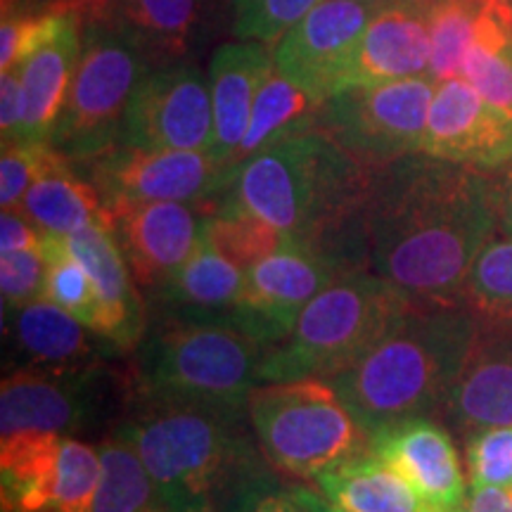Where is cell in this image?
I'll list each match as a JSON object with an SVG mask.
<instances>
[{
    "instance_id": "40",
    "label": "cell",
    "mask_w": 512,
    "mask_h": 512,
    "mask_svg": "<svg viewBox=\"0 0 512 512\" xmlns=\"http://www.w3.org/2000/svg\"><path fill=\"white\" fill-rule=\"evenodd\" d=\"M22 79L17 69L3 72L0 79V131H3V145L17 143L22 131Z\"/></svg>"
},
{
    "instance_id": "17",
    "label": "cell",
    "mask_w": 512,
    "mask_h": 512,
    "mask_svg": "<svg viewBox=\"0 0 512 512\" xmlns=\"http://www.w3.org/2000/svg\"><path fill=\"white\" fill-rule=\"evenodd\" d=\"M368 446L439 510L465 512L467 479L456 441L437 418H408L382 427Z\"/></svg>"
},
{
    "instance_id": "39",
    "label": "cell",
    "mask_w": 512,
    "mask_h": 512,
    "mask_svg": "<svg viewBox=\"0 0 512 512\" xmlns=\"http://www.w3.org/2000/svg\"><path fill=\"white\" fill-rule=\"evenodd\" d=\"M55 155L50 143H10L0 157V204L17 209L27 190L34 185Z\"/></svg>"
},
{
    "instance_id": "3",
    "label": "cell",
    "mask_w": 512,
    "mask_h": 512,
    "mask_svg": "<svg viewBox=\"0 0 512 512\" xmlns=\"http://www.w3.org/2000/svg\"><path fill=\"white\" fill-rule=\"evenodd\" d=\"M477 339L479 323L465 306H413L328 382L368 437L408 418H441Z\"/></svg>"
},
{
    "instance_id": "10",
    "label": "cell",
    "mask_w": 512,
    "mask_h": 512,
    "mask_svg": "<svg viewBox=\"0 0 512 512\" xmlns=\"http://www.w3.org/2000/svg\"><path fill=\"white\" fill-rule=\"evenodd\" d=\"M434 93L430 76L358 83L320 105L316 128L368 169H382L422 150Z\"/></svg>"
},
{
    "instance_id": "13",
    "label": "cell",
    "mask_w": 512,
    "mask_h": 512,
    "mask_svg": "<svg viewBox=\"0 0 512 512\" xmlns=\"http://www.w3.org/2000/svg\"><path fill=\"white\" fill-rule=\"evenodd\" d=\"M347 271L351 268L337 256L287 240L245 271L235 328L273 347L290 335L306 304Z\"/></svg>"
},
{
    "instance_id": "35",
    "label": "cell",
    "mask_w": 512,
    "mask_h": 512,
    "mask_svg": "<svg viewBox=\"0 0 512 512\" xmlns=\"http://www.w3.org/2000/svg\"><path fill=\"white\" fill-rule=\"evenodd\" d=\"M318 3L320 0H230L233 34L240 41H259L273 48Z\"/></svg>"
},
{
    "instance_id": "26",
    "label": "cell",
    "mask_w": 512,
    "mask_h": 512,
    "mask_svg": "<svg viewBox=\"0 0 512 512\" xmlns=\"http://www.w3.org/2000/svg\"><path fill=\"white\" fill-rule=\"evenodd\" d=\"M318 491L344 512H446L432 505L366 446L316 479Z\"/></svg>"
},
{
    "instance_id": "41",
    "label": "cell",
    "mask_w": 512,
    "mask_h": 512,
    "mask_svg": "<svg viewBox=\"0 0 512 512\" xmlns=\"http://www.w3.org/2000/svg\"><path fill=\"white\" fill-rule=\"evenodd\" d=\"M43 233L19 209H3L0 216V254L24 252V249H41Z\"/></svg>"
},
{
    "instance_id": "25",
    "label": "cell",
    "mask_w": 512,
    "mask_h": 512,
    "mask_svg": "<svg viewBox=\"0 0 512 512\" xmlns=\"http://www.w3.org/2000/svg\"><path fill=\"white\" fill-rule=\"evenodd\" d=\"M214 8L216 0H114L107 19L150 64H174L202 41Z\"/></svg>"
},
{
    "instance_id": "2",
    "label": "cell",
    "mask_w": 512,
    "mask_h": 512,
    "mask_svg": "<svg viewBox=\"0 0 512 512\" xmlns=\"http://www.w3.org/2000/svg\"><path fill=\"white\" fill-rule=\"evenodd\" d=\"M370 181L373 169L313 128L240 162L216 204L259 216L290 242L363 268L361 216Z\"/></svg>"
},
{
    "instance_id": "50",
    "label": "cell",
    "mask_w": 512,
    "mask_h": 512,
    "mask_svg": "<svg viewBox=\"0 0 512 512\" xmlns=\"http://www.w3.org/2000/svg\"><path fill=\"white\" fill-rule=\"evenodd\" d=\"M510 5H512V0H510Z\"/></svg>"
},
{
    "instance_id": "44",
    "label": "cell",
    "mask_w": 512,
    "mask_h": 512,
    "mask_svg": "<svg viewBox=\"0 0 512 512\" xmlns=\"http://www.w3.org/2000/svg\"><path fill=\"white\" fill-rule=\"evenodd\" d=\"M3 10L27 12V15H46V12L72 10V0H3Z\"/></svg>"
},
{
    "instance_id": "21",
    "label": "cell",
    "mask_w": 512,
    "mask_h": 512,
    "mask_svg": "<svg viewBox=\"0 0 512 512\" xmlns=\"http://www.w3.org/2000/svg\"><path fill=\"white\" fill-rule=\"evenodd\" d=\"M275 69L271 46L259 41L223 43L211 57L209 88L214 105V155L228 169L245 138L261 86Z\"/></svg>"
},
{
    "instance_id": "48",
    "label": "cell",
    "mask_w": 512,
    "mask_h": 512,
    "mask_svg": "<svg viewBox=\"0 0 512 512\" xmlns=\"http://www.w3.org/2000/svg\"><path fill=\"white\" fill-rule=\"evenodd\" d=\"M498 337H503V339H508V342L512 344V335H498Z\"/></svg>"
},
{
    "instance_id": "42",
    "label": "cell",
    "mask_w": 512,
    "mask_h": 512,
    "mask_svg": "<svg viewBox=\"0 0 512 512\" xmlns=\"http://www.w3.org/2000/svg\"><path fill=\"white\" fill-rule=\"evenodd\" d=\"M465 512H512V486H472Z\"/></svg>"
},
{
    "instance_id": "38",
    "label": "cell",
    "mask_w": 512,
    "mask_h": 512,
    "mask_svg": "<svg viewBox=\"0 0 512 512\" xmlns=\"http://www.w3.org/2000/svg\"><path fill=\"white\" fill-rule=\"evenodd\" d=\"M48 261L41 249L0 254V290H3V316H10L46 290Z\"/></svg>"
},
{
    "instance_id": "9",
    "label": "cell",
    "mask_w": 512,
    "mask_h": 512,
    "mask_svg": "<svg viewBox=\"0 0 512 512\" xmlns=\"http://www.w3.org/2000/svg\"><path fill=\"white\" fill-rule=\"evenodd\" d=\"M131 403L128 368H12L0 387V437L50 432L74 437Z\"/></svg>"
},
{
    "instance_id": "49",
    "label": "cell",
    "mask_w": 512,
    "mask_h": 512,
    "mask_svg": "<svg viewBox=\"0 0 512 512\" xmlns=\"http://www.w3.org/2000/svg\"><path fill=\"white\" fill-rule=\"evenodd\" d=\"M380 3H387L389 5V0H380Z\"/></svg>"
},
{
    "instance_id": "24",
    "label": "cell",
    "mask_w": 512,
    "mask_h": 512,
    "mask_svg": "<svg viewBox=\"0 0 512 512\" xmlns=\"http://www.w3.org/2000/svg\"><path fill=\"white\" fill-rule=\"evenodd\" d=\"M460 434L512 427V344L479 330L463 373L453 384L444 415Z\"/></svg>"
},
{
    "instance_id": "46",
    "label": "cell",
    "mask_w": 512,
    "mask_h": 512,
    "mask_svg": "<svg viewBox=\"0 0 512 512\" xmlns=\"http://www.w3.org/2000/svg\"><path fill=\"white\" fill-rule=\"evenodd\" d=\"M389 3L403 5V8H411V10L420 12V15L427 17L434 8H437V5L444 3V0H389Z\"/></svg>"
},
{
    "instance_id": "14",
    "label": "cell",
    "mask_w": 512,
    "mask_h": 512,
    "mask_svg": "<svg viewBox=\"0 0 512 512\" xmlns=\"http://www.w3.org/2000/svg\"><path fill=\"white\" fill-rule=\"evenodd\" d=\"M380 0H320L273 46L275 69L325 102L347 88L351 60Z\"/></svg>"
},
{
    "instance_id": "37",
    "label": "cell",
    "mask_w": 512,
    "mask_h": 512,
    "mask_svg": "<svg viewBox=\"0 0 512 512\" xmlns=\"http://www.w3.org/2000/svg\"><path fill=\"white\" fill-rule=\"evenodd\" d=\"M472 486H512V427H486L465 437Z\"/></svg>"
},
{
    "instance_id": "45",
    "label": "cell",
    "mask_w": 512,
    "mask_h": 512,
    "mask_svg": "<svg viewBox=\"0 0 512 512\" xmlns=\"http://www.w3.org/2000/svg\"><path fill=\"white\" fill-rule=\"evenodd\" d=\"M114 0H72V10L79 12L83 24H100L110 17Z\"/></svg>"
},
{
    "instance_id": "30",
    "label": "cell",
    "mask_w": 512,
    "mask_h": 512,
    "mask_svg": "<svg viewBox=\"0 0 512 512\" xmlns=\"http://www.w3.org/2000/svg\"><path fill=\"white\" fill-rule=\"evenodd\" d=\"M320 105L323 102L306 93L302 86L287 79L285 74H280L278 69H273L254 100L252 117H249L238 157H235V166L261 152L264 147L313 131Z\"/></svg>"
},
{
    "instance_id": "12",
    "label": "cell",
    "mask_w": 512,
    "mask_h": 512,
    "mask_svg": "<svg viewBox=\"0 0 512 512\" xmlns=\"http://www.w3.org/2000/svg\"><path fill=\"white\" fill-rule=\"evenodd\" d=\"M119 143L143 150H214L209 76L183 62L147 69L128 100Z\"/></svg>"
},
{
    "instance_id": "4",
    "label": "cell",
    "mask_w": 512,
    "mask_h": 512,
    "mask_svg": "<svg viewBox=\"0 0 512 512\" xmlns=\"http://www.w3.org/2000/svg\"><path fill=\"white\" fill-rule=\"evenodd\" d=\"M247 422L249 415L133 401L117 427L143 460L166 512H221L245 479L268 467Z\"/></svg>"
},
{
    "instance_id": "16",
    "label": "cell",
    "mask_w": 512,
    "mask_h": 512,
    "mask_svg": "<svg viewBox=\"0 0 512 512\" xmlns=\"http://www.w3.org/2000/svg\"><path fill=\"white\" fill-rule=\"evenodd\" d=\"M420 152L441 162L498 171L512 162V117L489 105L463 76L441 81Z\"/></svg>"
},
{
    "instance_id": "1",
    "label": "cell",
    "mask_w": 512,
    "mask_h": 512,
    "mask_svg": "<svg viewBox=\"0 0 512 512\" xmlns=\"http://www.w3.org/2000/svg\"><path fill=\"white\" fill-rule=\"evenodd\" d=\"M361 233L363 268L413 306H463L472 264L501 233L496 171L422 152L373 169Z\"/></svg>"
},
{
    "instance_id": "22",
    "label": "cell",
    "mask_w": 512,
    "mask_h": 512,
    "mask_svg": "<svg viewBox=\"0 0 512 512\" xmlns=\"http://www.w3.org/2000/svg\"><path fill=\"white\" fill-rule=\"evenodd\" d=\"M245 283L247 273L202 240L195 254L152 297H147V302L152 306V316L235 328Z\"/></svg>"
},
{
    "instance_id": "33",
    "label": "cell",
    "mask_w": 512,
    "mask_h": 512,
    "mask_svg": "<svg viewBox=\"0 0 512 512\" xmlns=\"http://www.w3.org/2000/svg\"><path fill=\"white\" fill-rule=\"evenodd\" d=\"M204 240L242 271H249L287 242L283 230L268 221L247 211L219 207V204L204 223Z\"/></svg>"
},
{
    "instance_id": "5",
    "label": "cell",
    "mask_w": 512,
    "mask_h": 512,
    "mask_svg": "<svg viewBox=\"0 0 512 512\" xmlns=\"http://www.w3.org/2000/svg\"><path fill=\"white\" fill-rule=\"evenodd\" d=\"M268 349L233 325L152 316L128 363L131 403H183L247 415Z\"/></svg>"
},
{
    "instance_id": "8",
    "label": "cell",
    "mask_w": 512,
    "mask_h": 512,
    "mask_svg": "<svg viewBox=\"0 0 512 512\" xmlns=\"http://www.w3.org/2000/svg\"><path fill=\"white\" fill-rule=\"evenodd\" d=\"M72 86L50 145L74 164L119 145L133 88L150 69L136 43L112 24H88Z\"/></svg>"
},
{
    "instance_id": "28",
    "label": "cell",
    "mask_w": 512,
    "mask_h": 512,
    "mask_svg": "<svg viewBox=\"0 0 512 512\" xmlns=\"http://www.w3.org/2000/svg\"><path fill=\"white\" fill-rule=\"evenodd\" d=\"M62 439L50 432L0 437L3 512H50Z\"/></svg>"
},
{
    "instance_id": "31",
    "label": "cell",
    "mask_w": 512,
    "mask_h": 512,
    "mask_svg": "<svg viewBox=\"0 0 512 512\" xmlns=\"http://www.w3.org/2000/svg\"><path fill=\"white\" fill-rule=\"evenodd\" d=\"M98 448L102 472L91 512H166L143 460L117 425Z\"/></svg>"
},
{
    "instance_id": "32",
    "label": "cell",
    "mask_w": 512,
    "mask_h": 512,
    "mask_svg": "<svg viewBox=\"0 0 512 512\" xmlns=\"http://www.w3.org/2000/svg\"><path fill=\"white\" fill-rule=\"evenodd\" d=\"M463 306L489 335H512V235H496L472 264Z\"/></svg>"
},
{
    "instance_id": "6",
    "label": "cell",
    "mask_w": 512,
    "mask_h": 512,
    "mask_svg": "<svg viewBox=\"0 0 512 512\" xmlns=\"http://www.w3.org/2000/svg\"><path fill=\"white\" fill-rule=\"evenodd\" d=\"M413 304L368 268H351L306 304L290 335L268 349L261 382L330 380L356 363Z\"/></svg>"
},
{
    "instance_id": "7",
    "label": "cell",
    "mask_w": 512,
    "mask_h": 512,
    "mask_svg": "<svg viewBox=\"0 0 512 512\" xmlns=\"http://www.w3.org/2000/svg\"><path fill=\"white\" fill-rule=\"evenodd\" d=\"M249 427L278 475L316 482L368 446V434L328 380L261 382L249 394Z\"/></svg>"
},
{
    "instance_id": "43",
    "label": "cell",
    "mask_w": 512,
    "mask_h": 512,
    "mask_svg": "<svg viewBox=\"0 0 512 512\" xmlns=\"http://www.w3.org/2000/svg\"><path fill=\"white\" fill-rule=\"evenodd\" d=\"M496 185L498 204H501V233L512 235V162L498 169Z\"/></svg>"
},
{
    "instance_id": "15",
    "label": "cell",
    "mask_w": 512,
    "mask_h": 512,
    "mask_svg": "<svg viewBox=\"0 0 512 512\" xmlns=\"http://www.w3.org/2000/svg\"><path fill=\"white\" fill-rule=\"evenodd\" d=\"M214 207L216 197L197 202H114L107 207V226L145 297H152L195 254Z\"/></svg>"
},
{
    "instance_id": "27",
    "label": "cell",
    "mask_w": 512,
    "mask_h": 512,
    "mask_svg": "<svg viewBox=\"0 0 512 512\" xmlns=\"http://www.w3.org/2000/svg\"><path fill=\"white\" fill-rule=\"evenodd\" d=\"M17 209L41 233L57 238H69L93 223H107V204L100 190L57 150Z\"/></svg>"
},
{
    "instance_id": "11",
    "label": "cell",
    "mask_w": 512,
    "mask_h": 512,
    "mask_svg": "<svg viewBox=\"0 0 512 512\" xmlns=\"http://www.w3.org/2000/svg\"><path fill=\"white\" fill-rule=\"evenodd\" d=\"M76 166L100 190L107 207L114 202L214 200L233 174L211 152L143 150L124 143Z\"/></svg>"
},
{
    "instance_id": "23",
    "label": "cell",
    "mask_w": 512,
    "mask_h": 512,
    "mask_svg": "<svg viewBox=\"0 0 512 512\" xmlns=\"http://www.w3.org/2000/svg\"><path fill=\"white\" fill-rule=\"evenodd\" d=\"M430 24L427 17L411 8L389 3L377 10L363 31L347 88L358 83H387L415 76H430Z\"/></svg>"
},
{
    "instance_id": "20",
    "label": "cell",
    "mask_w": 512,
    "mask_h": 512,
    "mask_svg": "<svg viewBox=\"0 0 512 512\" xmlns=\"http://www.w3.org/2000/svg\"><path fill=\"white\" fill-rule=\"evenodd\" d=\"M79 12H57L46 34L17 67L22 79V131L17 143H50L81 60Z\"/></svg>"
},
{
    "instance_id": "19",
    "label": "cell",
    "mask_w": 512,
    "mask_h": 512,
    "mask_svg": "<svg viewBox=\"0 0 512 512\" xmlns=\"http://www.w3.org/2000/svg\"><path fill=\"white\" fill-rule=\"evenodd\" d=\"M64 240L93 280L100 304L98 335L110 339L124 354H133L143 342L150 320L143 292L121 254L112 228L107 223H93Z\"/></svg>"
},
{
    "instance_id": "29",
    "label": "cell",
    "mask_w": 512,
    "mask_h": 512,
    "mask_svg": "<svg viewBox=\"0 0 512 512\" xmlns=\"http://www.w3.org/2000/svg\"><path fill=\"white\" fill-rule=\"evenodd\" d=\"M463 79L489 105L512 117V5L489 0L475 22Z\"/></svg>"
},
{
    "instance_id": "36",
    "label": "cell",
    "mask_w": 512,
    "mask_h": 512,
    "mask_svg": "<svg viewBox=\"0 0 512 512\" xmlns=\"http://www.w3.org/2000/svg\"><path fill=\"white\" fill-rule=\"evenodd\" d=\"M271 465L245 479L223 503L221 512H318V494L275 479Z\"/></svg>"
},
{
    "instance_id": "18",
    "label": "cell",
    "mask_w": 512,
    "mask_h": 512,
    "mask_svg": "<svg viewBox=\"0 0 512 512\" xmlns=\"http://www.w3.org/2000/svg\"><path fill=\"white\" fill-rule=\"evenodd\" d=\"M3 325L12 368L95 366L124 354L46 297L3 316Z\"/></svg>"
},
{
    "instance_id": "34",
    "label": "cell",
    "mask_w": 512,
    "mask_h": 512,
    "mask_svg": "<svg viewBox=\"0 0 512 512\" xmlns=\"http://www.w3.org/2000/svg\"><path fill=\"white\" fill-rule=\"evenodd\" d=\"M41 252L48 261L46 273V290L43 297L60 306L74 318H79L83 325H88L93 332H98L100 325V304L95 294L91 275L79 264V259L69 252L67 240L57 235L43 233Z\"/></svg>"
},
{
    "instance_id": "47",
    "label": "cell",
    "mask_w": 512,
    "mask_h": 512,
    "mask_svg": "<svg viewBox=\"0 0 512 512\" xmlns=\"http://www.w3.org/2000/svg\"><path fill=\"white\" fill-rule=\"evenodd\" d=\"M318 512H344V510H339L337 505H332L323 494H318Z\"/></svg>"
}]
</instances>
